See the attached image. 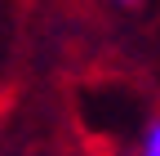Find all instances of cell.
<instances>
[{
    "label": "cell",
    "instance_id": "obj_1",
    "mask_svg": "<svg viewBox=\"0 0 160 156\" xmlns=\"http://www.w3.org/2000/svg\"><path fill=\"white\" fill-rule=\"evenodd\" d=\"M138 156H160V129H156V125H147V134H142V147H138Z\"/></svg>",
    "mask_w": 160,
    "mask_h": 156
}]
</instances>
